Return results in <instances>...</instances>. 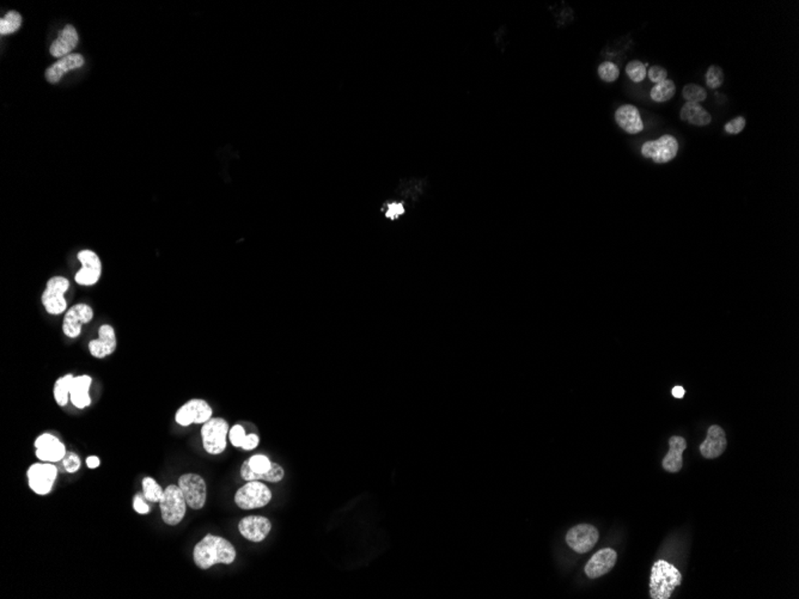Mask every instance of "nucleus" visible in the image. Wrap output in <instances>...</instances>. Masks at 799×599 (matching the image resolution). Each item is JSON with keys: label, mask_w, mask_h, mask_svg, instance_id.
Wrapping results in <instances>:
<instances>
[{"label": "nucleus", "mask_w": 799, "mask_h": 599, "mask_svg": "<svg viewBox=\"0 0 799 599\" xmlns=\"http://www.w3.org/2000/svg\"><path fill=\"white\" fill-rule=\"evenodd\" d=\"M236 549L228 539L219 536L206 535L194 547V562L200 570H209L214 565H230L236 559Z\"/></svg>", "instance_id": "f257e3e1"}, {"label": "nucleus", "mask_w": 799, "mask_h": 599, "mask_svg": "<svg viewBox=\"0 0 799 599\" xmlns=\"http://www.w3.org/2000/svg\"><path fill=\"white\" fill-rule=\"evenodd\" d=\"M682 575L674 565L665 560L656 561L650 578V595L652 599H669L671 592L681 585Z\"/></svg>", "instance_id": "f03ea898"}, {"label": "nucleus", "mask_w": 799, "mask_h": 599, "mask_svg": "<svg viewBox=\"0 0 799 599\" xmlns=\"http://www.w3.org/2000/svg\"><path fill=\"white\" fill-rule=\"evenodd\" d=\"M285 471L278 463L271 462L265 454H255L243 462L241 467L242 479L249 481H266L277 483L284 479Z\"/></svg>", "instance_id": "7ed1b4c3"}, {"label": "nucleus", "mask_w": 799, "mask_h": 599, "mask_svg": "<svg viewBox=\"0 0 799 599\" xmlns=\"http://www.w3.org/2000/svg\"><path fill=\"white\" fill-rule=\"evenodd\" d=\"M70 290L69 279L64 277H53L49 279L41 296V303L46 312L52 316H59L67 311L66 294Z\"/></svg>", "instance_id": "20e7f679"}, {"label": "nucleus", "mask_w": 799, "mask_h": 599, "mask_svg": "<svg viewBox=\"0 0 799 599\" xmlns=\"http://www.w3.org/2000/svg\"><path fill=\"white\" fill-rule=\"evenodd\" d=\"M187 501L178 485H170L164 489V496L160 501L161 515L167 525L175 527L181 523L187 511Z\"/></svg>", "instance_id": "39448f33"}, {"label": "nucleus", "mask_w": 799, "mask_h": 599, "mask_svg": "<svg viewBox=\"0 0 799 599\" xmlns=\"http://www.w3.org/2000/svg\"><path fill=\"white\" fill-rule=\"evenodd\" d=\"M229 423L223 418L209 419L202 425L201 438L206 452L219 454L226 449V438L229 435Z\"/></svg>", "instance_id": "423d86ee"}, {"label": "nucleus", "mask_w": 799, "mask_h": 599, "mask_svg": "<svg viewBox=\"0 0 799 599\" xmlns=\"http://www.w3.org/2000/svg\"><path fill=\"white\" fill-rule=\"evenodd\" d=\"M272 492L265 483L249 481L241 487L235 494V503L242 510L261 508L271 503Z\"/></svg>", "instance_id": "0eeeda50"}, {"label": "nucleus", "mask_w": 799, "mask_h": 599, "mask_svg": "<svg viewBox=\"0 0 799 599\" xmlns=\"http://www.w3.org/2000/svg\"><path fill=\"white\" fill-rule=\"evenodd\" d=\"M679 147V141L674 136L664 134L656 140L645 141L642 146V154L657 164H665L677 156Z\"/></svg>", "instance_id": "6e6552de"}, {"label": "nucleus", "mask_w": 799, "mask_h": 599, "mask_svg": "<svg viewBox=\"0 0 799 599\" xmlns=\"http://www.w3.org/2000/svg\"><path fill=\"white\" fill-rule=\"evenodd\" d=\"M29 487L35 494L47 495L52 492L58 478V468L53 463H35L27 471Z\"/></svg>", "instance_id": "1a4fd4ad"}, {"label": "nucleus", "mask_w": 799, "mask_h": 599, "mask_svg": "<svg viewBox=\"0 0 799 599\" xmlns=\"http://www.w3.org/2000/svg\"><path fill=\"white\" fill-rule=\"evenodd\" d=\"M178 487L185 495L186 501L190 508L201 510L205 506L207 499V486L200 475L188 473L178 479Z\"/></svg>", "instance_id": "9d476101"}, {"label": "nucleus", "mask_w": 799, "mask_h": 599, "mask_svg": "<svg viewBox=\"0 0 799 599\" xmlns=\"http://www.w3.org/2000/svg\"><path fill=\"white\" fill-rule=\"evenodd\" d=\"M213 410L205 400L193 398L177 410L175 420L181 426H189L193 423L204 425L212 419Z\"/></svg>", "instance_id": "9b49d317"}, {"label": "nucleus", "mask_w": 799, "mask_h": 599, "mask_svg": "<svg viewBox=\"0 0 799 599\" xmlns=\"http://www.w3.org/2000/svg\"><path fill=\"white\" fill-rule=\"evenodd\" d=\"M93 320V310L91 306L79 303L71 306L65 312L63 320V333L70 338H77L82 334V328Z\"/></svg>", "instance_id": "f8f14e48"}, {"label": "nucleus", "mask_w": 799, "mask_h": 599, "mask_svg": "<svg viewBox=\"0 0 799 599\" xmlns=\"http://www.w3.org/2000/svg\"><path fill=\"white\" fill-rule=\"evenodd\" d=\"M78 260L82 263V268L77 272L74 282L84 287L96 285L102 275V263L97 254L93 250H82L78 254Z\"/></svg>", "instance_id": "ddd939ff"}, {"label": "nucleus", "mask_w": 799, "mask_h": 599, "mask_svg": "<svg viewBox=\"0 0 799 599\" xmlns=\"http://www.w3.org/2000/svg\"><path fill=\"white\" fill-rule=\"evenodd\" d=\"M37 449V457L41 462H61L67 454L64 442H61L56 435L42 433L34 442Z\"/></svg>", "instance_id": "4468645a"}, {"label": "nucleus", "mask_w": 799, "mask_h": 599, "mask_svg": "<svg viewBox=\"0 0 799 599\" xmlns=\"http://www.w3.org/2000/svg\"><path fill=\"white\" fill-rule=\"evenodd\" d=\"M599 530L589 524H580L569 530L566 542L573 551L579 554L590 551L599 541Z\"/></svg>", "instance_id": "2eb2a0df"}, {"label": "nucleus", "mask_w": 799, "mask_h": 599, "mask_svg": "<svg viewBox=\"0 0 799 599\" xmlns=\"http://www.w3.org/2000/svg\"><path fill=\"white\" fill-rule=\"evenodd\" d=\"M272 530V523L262 515H248L238 523V531L250 542H262Z\"/></svg>", "instance_id": "dca6fc26"}, {"label": "nucleus", "mask_w": 799, "mask_h": 599, "mask_svg": "<svg viewBox=\"0 0 799 599\" xmlns=\"http://www.w3.org/2000/svg\"><path fill=\"white\" fill-rule=\"evenodd\" d=\"M117 340L115 329L110 324H103L98 329V338L89 342V352L93 358L103 359L117 350Z\"/></svg>", "instance_id": "f3484780"}, {"label": "nucleus", "mask_w": 799, "mask_h": 599, "mask_svg": "<svg viewBox=\"0 0 799 599\" xmlns=\"http://www.w3.org/2000/svg\"><path fill=\"white\" fill-rule=\"evenodd\" d=\"M618 554L614 549L606 548L597 551L585 566V573L591 579H596L609 573L614 568Z\"/></svg>", "instance_id": "a211bd4d"}, {"label": "nucleus", "mask_w": 799, "mask_h": 599, "mask_svg": "<svg viewBox=\"0 0 799 599\" xmlns=\"http://www.w3.org/2000/svg\"><path fill=\"white\" fill-rule=\"evenodd\" d=\"M727 442L723 428L717 425L710 427L707 437L700 445V452L707 459H718L727 449Z\"/></svg>", "instance_id": "6ab92c4d"}, {"label": "nucleus", "mask_w": 799, "mask_h": 599, "mask_svg": "<svg viewBox=\"0 0 799 599\" xmlns=\"http://www.w3.org/2000/svg\"><path fill=\"white\" fill-rule=\"evenodd\" d=\"M615 121L618 127L628 134H639L644 131L643 119L635 105H623L615 112Z\"/></svg>", "instance_id": "aec40b11"}, {"label": "nucleus", "mask_w": 799, "mask_h": 599, "mask_svg": "<svg viewBox=\"0 0 799 599\" xmlns=\"http://www.w3.org/2000/svg\"><path fill=\"white\" fill-rule=\"evenodd\" d=\"M84 65V58L82 57L81 54H70L66 57L61 58L60 60L56 61V64L52 65L47 71H46V79L56 84L58 81H60L61 78L73 70L79 69Z\"/></svg>", "instance_id": "412c9836"}, {"label": "nucleus", "mask_w": 799, "mask_h": 599, "mask_svg": "<svg viewBox=\"0 0 799 599\" xmlns=\"http://www.w3.org/2000/svg\"><path fill=\"white\" fill-rule=\"evenodd\" d=\"M91 384H93V379L89 374L77 376L73 379L70 401L78 409H84L91 404V397H90V386Z\"/></svg>", "instance_id": "4be33fe9"}, {"label": "nucleus", "mask_w": 799, "mask_h": 599, "mask_svg": "<svg viewBox=\"0 0 799 599\" xmlns=\"http://www.w3.org/2000/svg\"><path fill=\"white\" fill-rule=\"evenodd\" d=\"M669 452L663 459V468L669 473H679L682 468V454L687 449V442L683 437L674 435L669 440Z\"/></svg>", "instance_id": "5701e85b"}, {"label": "nucleus", "mask_w": 799, "mask_h": 599, "mask_svg": "<svg viewBox=\"0 0 799 599\" xmlns=\"http://www.w3.org/2000/svg\"><path fill=\"white\" fill-rule=\"evenodd\" d=\"M77 44H78V34H77L76 29L72 25H66L61 30L60 35L51 46V54L54 58H60L61 59L66 55H70V52H72L73 49L76 48Z\"/></svg>", "instance_id": "b1692460"}, {"label": "nucleus", "mask_w": 799, "mask_h": 599, "mask_svg": "<svg viewBox=\"0 0 799 599\" xmlns=\"http://www.w3.org/2000/svg\"><path fill=\"white\" fill-rule=\"evenodd\" d=\"M680 119L696 127H706L712 122V115L699 103L686 102L680 112Z\"/></svg>", "instance_id": "393cba45"}, {"label": "nucleus", "mask_w": 799, "mask_h": 599, "mask_svg": "<svg viewBox=\"0 0 799 599\" xmlns=\"http://www.w3.org/2000/svg\"><path fill=\"white\" fill-rule=\"evenodd\" d=\"M73 379L74 376L73 374H65L63 377L58 379L54 383V388H53V395H54V400L58 403L59 407H66L70 401V396H71V388H72Z\"/></svg>", "instance_id": "a878e982"}, {"label": "nucleus", "mask_w": 799, "mask_h": 599, "mask_svg": "<svg viewBox=\"0 0 799 599\" xmlns=\"http://www.w3.org/2000/svg\"><path fill=\"white\" fill-rule=\"evenodd\" d=\"M675 93H676V85H675L674 81L665 79L658 84H655V86L651 88L650 97L651 100L656 103H665V102L670 101L671 98L675 96Z\"/></svg>", "instance_id": "bb28decb"}, {"label": "nucleus", "mask_w": 799, "mask_h": 599, "mask_svg": "<svg viewBox=\"0 0 799 599\" xmlns=\"http://www.w3.org/2000/svg\"><path fill=\"white\" fill-rule=\"evenodd\" d=\"M143 494L148 501L160 503L164 496V489L158 485L156 480L152 478H145L143 480Z\"/></svg>", "instance_id": "cd10ccee"}, {"label": "nucleus", "mask_w": 799, "mask_h": 599, "mask_svg": "<svg viewBox=\"0 0 799 599\" xmlns=\"http://www.w3.org/2000/svg\"><path fill=\"white\" fill-rule=\"evenodd\" d=\"M682 96L686 102L699 103L700 105L701 102L706 101V88L700 86V85L694 84V83H691V84H687L683 88Z\"/></svg>", "instance_id": "c85d7f7f"}, {"label": "nucleus", "mask_w": 799, "mask_h": 599, "mask_svg": "<svg viewBox=\"0 0 799 599\" xmlns=\"http://www.w3.org/2000/svg\"><path fill=\"white\" fill-rule=\"evenodd\" d=\"M647 66L642 61L632 60L626 65V74L633 83H642L647 76Z\"/></svg>", "instance_id": "c756f323"}, {"label": "nucleus", "mask_w": 799, "mask_h": 599, "mask_svg": "<svg viewBox=\"0 0 799 599\" xmlns=\"http://www.w3.org/2000/svg\"><path fill=\"white\" fill-rule=\"evenodd\" d=\"M20 25H22V16L20 13L10 11L0 20V32L1 35L13 34L20 28Z\"/></svg>", "instance_id": "7c9ffc66"}, {"label": "nucleus", "mask_w": 799, "mask_h": 599, "mask_svg": "<svg viewBox=\"0 0 799 599\" xmlns=\"http://www.w3.org/2000/svg\"><path fill=\"white\" fill-rule=\"evenodd\" d=\"M724 81H725V73H724L723 69H722L720 66H718V65H711V66L707 69L706 74H705V81H706V85L708 88H712V90H717V88H720V86L723 85Z\"/></svg>", "instance_id": "2f4dec72"}, {"label": "nucleus", "mask_w": 799, "mask_h": 599, "mask_svg": "<svg viewBox=\"0 0 799 599\" xmlns=\"http://www.w3.org/2000/svg\"><path fill=\"white\" fill-rule=\"evenodd\" d=\"M599 77L601 81H606V83H614L618 81V76H620V70L618 66L611 61H604L599 66Z\"/></svg>", "instance_id": "473e14b6"}, {"label": "nucleus", "mask_w": 799, "mask_h": 599, "mask_svg": "<svg viewBox=\"0 0 799 599\" xmlns=\"http://www.w3.org/2000/svg\"><path fill=\"white\" fill-rule=\"evenodd\" d=\"M61 462H63L65 470H66V473H69V474H74V473H77V471L81 469V459H79V456L74 454V452H67Z\"/></svg>", "instance_id": "72a5a7b5"}, {"label": "nucleus", "mask_w": 799, "mask_h": 599, "mask_svg": "<svg viewBox=\"0 0 799 599\" xmlns=\"http://www.w3.org/2000/svg\"><path fill=\"white\" fill-rule=\"evenodd\" d=\"M746 126H747V120H746L743 117H737L725 124L724 131H725L727 134L736 136V134H739V133L742 132V131L746 129Z\"/></svg>", "instance_id": "f704fd0d"}, {"label": "nucleus", "mask_w": 799, "mask_h": 599, "mask_svg": "<svg viewBox=\"0 0 799 599\" xmlns=\"http://www.w3.org/2000/svg\"><path fill=\"white\" fill-rule=\"evenodd\" d=\"M245 430L241 425H235V426L229 430L230 442L233 444L235 447H242L243 442H245Z\"/></svg>", "instance_id": "c9c22d12"}, {"label": "nucleus", "mask_w": 799, "mask_h": 599, "mask_svg": "<svg viewBox=\"0 0 799 599\" xmlns=\"http://www.w3.org/2000/svg\"><path fill=\"white\" fill-rule=\"evenodd\" d=\"M647 74H649V79H650L652 83H655V84H658L661 81L668 79L667 70L662 67V66H659V65L651 66Z\"/></svg>", "instance_id": "e433bc0d"}, {"label": "nucleus", "mask_w": 799, "mask_h": 599, "mask_svg": "<svg viewBox=\"0 0 799 599\" xmlns=\"http://www.w3.org/2000/svg\"><path fill=\"white\" fill-rule=\"evenodd\" d=\"M133 508L139 515H148L150 512L149 505L145 503L144 499L141 498V495L139 494L136 495L133 499Z\"/></svg>", "instance_id": "4c0bfd02"}, {"label": "nucleus", "mask_w": 799, "mask_h": 599, "mask_svg": "<svg viewBox=\"0 0 799 599\" xmlns=\"http://www.w3.org/2000/svg\"><path fill=\"white\" fill-rule=\"evenodd\" d=\"M405 213V207L401 204H390L388 206V211H386V218L390 219H396L400 217L401 214Z\"/></svg>", "instance_id": "58836bf2"}, {"label": "nucleus", "mask_w": 799, "mask_h": 599, "mask_svg": "<svg viewBox=\"0 0 799 599\" xmlns=\"http://www.w3.org/2000/svg\"><path fill=\"white\" fill-rule=\"evenodd\" d=\"M259 442H260V439H259L257 435L250 433V435L245 437V442H243V445H242V449L247 451L254 450V449L259 445Z\"/></svg>", "instance_id": "ea45409f"}, {"label": "nucleus", "mask_w": 799, "mask_h": 599, "mask_svg": "<svg viewBox=\"0 0 799 599\" xmlns=\"http://www.w3.org/2000/svg\"><path fill=\"white\" fill-rule=\"evenodd\" d=\"M85 463H86L89 469H96V468L100 467V461L97 456H90L86 459Z\"/></svg>", "instance_id": "a19ab883"}, {"label": "nucleus", "mask_w": 799, "mask_h": 599, "mask_svg": "<svg viewBox=\"0 0 799 599\" xmlns=\"http://www.w3.org/2000/svg\"><path fill=\"white\" fill-rule=\"evenodd\" d=\"M684 393H686V391H684L682 386H675L674 389H673V396L676 398H682L683 396H684Z\"/></svg>", "instance_id": "79ce46f5"}]
</instances>
